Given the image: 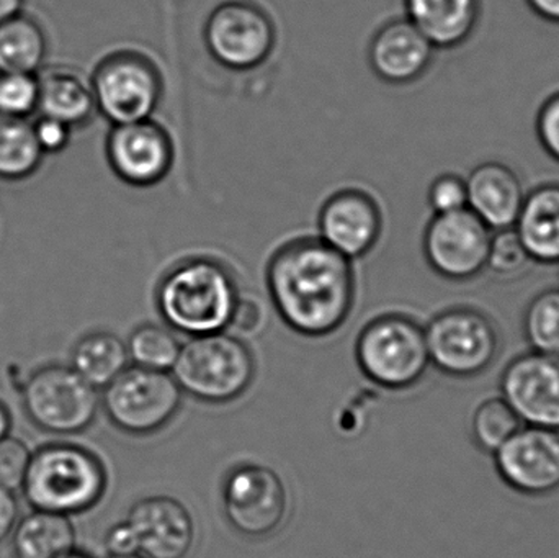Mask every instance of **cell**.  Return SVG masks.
Returning <instances> with one entry per match:
<instances>
[{
  "instance_id": "cell-34",
  "label": "cell",
  "mask_w": 559,
  "mask_h": 558,
  "mask_svg": "<svg viewBox=\"0 0 559 558\" xmlns=\"http://www.w3.org/2000/svg\"><path fill=\"white\" fill-rule=\"evenodd\" d=\"M32 127L36 143H38L39 150L45 154V157L49 156V154H59L68 150L69 144H71L72 133H74V130L69 124H66L64 121L39 114L36 120L32 121Z\"/></svg>"
},
{
  "instance_id": "cell-15",
  "label": "cell",
  "mask_w": 559,
  "mask_h": 558,
  "mask_svg": "<svg viewBox=\"0 0 559 558\" xmlns=\"http://www.w3.org/2000/svg\"><path fill=\"white\" fill-rule=\"evenodd\" d=\"M501 390L522 423L559 431V357L537 351L518 357L506 367Z\"/></svg>"
},
{
  "instance_id": "cell-18",
  "label": "cell",
  "mask_w": 559,
  "mask_h": 558,
  "mask_svg": "<svg viewBox=\"0 0 559 558\" xmlns=\"http://www.w3.org/2000/svg\"><path fill=\"white\" fill-rule=\"evenodd\" d=\"M432 43L404 16L381 25L368 46V64L381 81L407 85L419 81L433 62Z\"/></svg>"
},
{
  "instance_id": "cell-14",
  "label": "cell",
  "mask_w": 559,
  "mask_h": 558,
  "mask_svg": "<svg viewBox=\"0 0 559 558\" xmlns=\"http://www.w3.org/2000/svg\"><path fill=\"white\" fill-rule=\"evenodd\" d=\"M380 203L367 190H335L319 209L318 238L352 262L373 251L383 233Z\"/></svg>"
},
{
  "instance_id": "cell-21",
  "label": "cell",
  "mask_w": 559,
  "mask_h": 558,
  "mask_svg": "<svg viewBox=\"0 0 559 558\" xmlns=\"http://www.w3.org/2000/svg\"><path fill=\"white\" fill-rule=\"evenodd\" d=\"M406 19L436 49L465 45L481 16V0H404Z\"/></svg>"
},
{
  "instance_id": "cell-30",
  "label": "cell",
  "mask_w": 559,
  "mask_h": 558,
  "mask_svg": "<svg viewBox=\"0 0 559 558\" xmlns=\"http://www.w3.org/2000/svg\"><path fill=\"white\" fill-rule=\"evenodd\" d=\"M38 74L0 72V115L23 118L38 114Z\"/></svg>"
},
{
  "instance_id": "cell-35",
  "label": "cell",
  "mask_w": 559,
  "mask_h": 558,
  "mask_svg": "<svg viewBox=\"0 0 559 558\" xmlns=\"http://www.w3.org/2000/svg\"><path fill=\"white\" fill-rule=\"evenodd\" d=\"M542 147L559 163V92L544 102L537 117Z\"/></svg>"
},
{
  "instance_id": "cell-10",
  "label": "cell",
  "mask_w": 559,
  "mask_h": 558,
  "mask_svg": "<svg viewBox=\"0 0 559 558\" xmlns=\"http://www.w3.org/2000/svg\"><path fill=\"white\" fill-rule=\"evenodd\" d=\"M210 56L229 71H251L275 49L277 28L272 16L251 0H226L212 10L203 28Z\"/></svg>"
},
{
  "instance_id": "cell-41",
  "label": "cell",
  "mask_w": 559,
  "mask_h": 558,
  "mask_svg": "<svg viewBox=\"0 0 559 558\" xmlns=\"http://www.w3.org/2000/svg\"><path fill=\"white\" fill-rule=\"evenodd\" d=\"M59 558H94L91 556V554L85 553V550L75 549L69 550V553H66L64 556H61Z\"/></svg>"
},
{
  "instance_id": "cell-36",
  "label": "cell",
  "mask_w": 559,
  "mask_h": 558,
  "mask_svg": "<svg viewBox=\"0 0 559 558\" xmlns=\"http://www.w3.org/2000/svg\"><path fill=\"white\" fill-rule=\"evenodd\" d=\"M262 321H264V311H262L261 305L252 298L241 295L229 328H235L239 333L251 334L262 327Z\"/></svg>"
},
{
  "instance_id": "cell-7",
  "label": "cell",
  "mask_w": 559,
  "mask_h": 558,
  "mask_svg": "<svg viewBox=\"0 0 559 558\" xmlns=\"http://www.w3.org/2000/svg\"><path fill=\"white\" fill-rule=\"evenodd\" d=\"M95 107L110 124L150 120L163 98V75L147 56L131 49L110 52L91 78Z\"/></svg>"
},
{
  "instance_id": "cell-31",
  "label": "cell",
  "mask_w": 559,
  "mask_h": 558,
  "mask_svg": "<svg viewBox=\"0 0 559 558\" xmlns=\"http://www.w3.org/2000/svg\"><path fill=\"white\" fill-rule=\"evenodd\" d=\"M532 261L514 228L492 231L486 269L501 278H514L527 271Z\"/></svg>"
},
{
  "instance_id": "cell-17",
  "label": "cell",
  "mask_w": 559,
  "mask_h": 558,
  "mask_svg": "<svg viewBox=\"0 0 559 558\" xmlns=\"http://www.w3.org/2000/svg\"><path fill=\"white\" fill-rule=\"evenodd\" d=\"M124 523L133 534L138 556L186 558L195 544V524L176 498H143L130 508Z\"/></svg>"
},
{
  "instance_id": "cell-12",
  "label": "cell",
  "mask_w": 559,
  "mask_h": 558,
  "mask_svg": "<svg viewBox=\"0 0 559 558\" xmlns=\"http://www.w3.org/2000/svg\"><path fill=\"white\" fill-rule=\"evenodd\" d=\"M491 236V229L469 209L433 215L424 231V256L440 277L472 281L486 271Z\"/></svg>"
},
{
  "instance_id": "cell-22",
  "label": "cell",
  "mask_w": 559,
  "mask_h": 558,
  "mask_svg": "<svg viewBox=\"0 0 559 558\" xmlns=\"http://www.w3.org/2000/svg\"><path fill=\"white\" fill-rule=\"evenodd\" d=\"M514 229L532 261L559 264V183H545L525 195Z\"/></svg>"
},
{
  "instance_id": "cell-39",
  "label": "cell",
  "mask_w": 559,
  "mask_h": 558,
  "mask_svg": "<svg viewBox=\"0 0 559 558\" xmlns=\"http://www.w3.org/2000/svg\"><path fill=\"white\" fill-rule=\"evenodd\" d=\"M26 0H0V23L25 12Z\"/></svg>"
},
{
  "instance_id": "cell-33",
  "label": "cell",
  "mask_w": 559,
  "mask_h": 558,
  "mask_svg": "<svg viewBox=\"0 0 559 558\" xmlns=\"http://www.w3.org/2000/svg\"><path fill=\"white\" fill-rule=\"evenodd\" d=\"M427 202L433 215H445V213L468 209L465 179L456 174H442L436 177L427 192Z\"/></svg>"
},
{
  "instance_id": "cell-11",
  "label": "cell",
  "mask_w": 559,
  "mask_h": 558,
  "mask_svg": "<svg viewBox=\"0 0 559 558\" xmlns=\"http://www.w3.org/2000/svg\"><path fill=\"white\" fill-rule=\"evenodd\" d=\"M223 511L236 533L248 539H265L285 523L288 494L271 467L238 465L223 484Z\"/></svg>"
},
{
  "instance_id": "cell-27",
  "label": "cell",
  "mask_w": 559,
  "mask_h": 558,
  "mask_svg": "<svg viewBox=\"0 0 559 558\" xmlns=\"http://www.w3.org/2000/svg\"><path fill=\"white\" fill-rule=\"evenodd\" d=\"M179 337L167 324L144 323L131 333L127 343L130 363L151 370L173 369L179 357Z\"/></svg>"
},
{
  "instance_id": "cell-32",
  "label": "cell",
  "mask_w": 559,
  "mask_h": 558,
  "mask_svg": "<svg viewBox=\"0 0 559 558\" xmlns=\"http://www.w3.org/2000/svg\"><path fill=\"white\" fill-rule=\"evenodd\" d=\"M32 454L33 452L22 439L7 436L0 441V488L2 490L12 491V494L22 491Z\"/></svg>"
},
{
  "instance_id": "cell-40",
  "label": "cell",
  "mask_w": 559,
  "mask_h": 558,
  "mask_svg": "<svg viewBox=\"0 0 559 558\" xmlns=\"http://www.w3.org/2000/svg\"><path fill=\"white\" fill-rule=\"evenodd\" d=\"M13 428V419L12 415H10V409L7 408L5 403L0 400V441L5 439L7 436H10Z\"/></svg>"
},
{
  "instance_id": "cell-5",
  "label": "cell",
  "mask_w": 559,
  "mask_h": 558,
  "mask_svg": "<svg viewBox=\"0 0 559 558\" xmlns=\"http://www.w3.org/2000/svg\"><path fill=\"white\" fill-rule=\"evenodd\" d=\"M355 357L374 385L409 389L423 380L430 366L426 330L406 314H381L358 334Z\"/></svg>"
},
{
  "instance_id": "cell-23",
  "label": "cell",
  "mask_w": 559,
  "mask_h": 558,
  "mask_svg": "<svg viewBox=\"0 0 559 558\" xmlns=\"http://www.w3.org/2000/svg\"><path fill=\"white\" fill-rule=\"evenodd\" d=\"M13 558H59L75 549L78 536L71 517L32 510L13 530Z\"/></svg>"
},
{
  "instance_id": "cell-25",
  "label": "cell",
  "mask_w": 559,
  "mask_h": 558,
  "mask_svg": "<svg viewBox=\"0 0 559 558\" xmlns=\"http://www.w3.org/2000/svg\"><path fill=\"white\" fill-rule=\"evenodd\" d=\"M48 35L41 23L20 13L0 23V72L38 74L48 58Z\"/></svg>"
},
{
  "instance_id": "cell-26",
  "label": "cell",
  "mask_w": 559,
  "mask_h": 558,
  "mask_svg": "<svg viewBox=\"0 0 559 558\" xmlns=\"http://www.w3.org/2000/svg\"><path fill=\"white\" fill-rule=\"evenodd\" d=\"M45 154L33 134L32 121L0 115V180L20 182L38 173Z\"/></svg>"
},
{
  "instance_id": "cell-37",
  "label": "cell",
  "mask_w": 559,
  "mask_h": 558,
  "mask_svg": "<svg viewBox=\"0 0 559 558\" xmlns=\"http://www.w3.org/2000/svg\"><path fill=\"white\" fill-rule=\"evenodd\" d=\"M20 520V507L16 495L0 488V546L12 537Z\"/></svg>"
},
{
  "instance_id": "cell-24",
  "label": "cell",
  "mask_w": 559,
  "mask_h": 558,
  "mask_svg": "<svg viewBox=\"0 0 559 558\" xmlns=\"http://www.w3.org/2000/svg\"><path fill=\"white\" fill-rule=\"evenodd\" d=\"M69 366L94 389L104 390L130 367L127 343L110 331H92L72 347Z\"/></svg>"
},
{
  "instance_id": "cell-20",
  "label": "cell",
  "mask_w": 559,
  "mask_h": 558,
  "mask_svg": "<svg viewBox=\"0 0 559 558\" xmlns=\"http://www.w3.org/2000/svg\"><path fill=\"white\" fill-rule=\"evenodd\" d=\"M38 114L78 130L97 115L91 79L68 64H46L38 72Z\"/></svg>"
},
{
  "instance_id": "cell-1",
  "label": "cell",
  "mask_w": 559,
  "mask_h": 558,
  "mask_svg": "<svg viewBox=\"0 0 559 558\" xmlns=\"http://www.w3.org/2000/svg\"><path fill=\"white\" fill-rule=\"evenodd\" d=\"M269 297L283 323L306 337L335 333L354 310V262L318 236L282 242L265 265Z\"/></svg>"
},
{
  "instance_id": "cell-29",
  "label": "cell",
  "mask_w": 559,
  "mask_h": 558,
  "mask_svg": "<svg viewBox=\"0 0 559 558\" xmlns=\"http://www.w3.org/2000/svg\"><path fill=\"white\" fill-rule=\"evenodd\" d=\"M521 428V419L504 399L488 400L473 415V438L483 451L491 454H496Z\"/></svg>"
},
{
  "instance_id": "cell-19",
  "label": "cell",
  "mask_w": 559,
  "mask_h": 558,
  "mask_svg": "<svg viewBox=\"0 0 559 558\" xmlns=\"http://www.w3.org/2000/svg\"><path fill=\"white\" fill-rule=\"evenodd\" d=\"M465 182L468 209L491 231L514 228L527 192L511 167L489 161L476 166Z\"/></svg>"
},
{
  "instance_id": "cell-28",
  "label": "cell",
  "mask_w": 559,
  "mask_h": 558,
  "mask_svg": "<svg viewBox=\"0 0 559 558\" xmlns=\"http://www.w3.org/2000/svg\"><path fill=\"white\" fill-rule=\"evenodd\" d=\"M524 334L532 349L559 357V288L532 298L525 308Z\"/></svg>"
},
{
  "instance_id": "cell-42",
  "label": "cell",
  "mask_w": 559,
  "mask_h": 558,
  "mask_svg": "<svg viewBox=\"0 0 559 558\" xmlns=\"http://www.w3.org/2000/svg\"><path fill=\"white\" fill-rule=\"evenodd\" d=\"M108 558H146V557L138 556V554H134V556H108Z\"/></svg>"
},
{
  "instance_id": "cell-6",
  "label": "cell",
  "mask_w": 559,
  "mask_h": 558,
  "mask_svg": "<svg viewBox=\"0 0 559 558\" xmlns=\"http://www.w3.org/2000/svg\"><path fill=\"white\" fill-rule=\"evenodd\" d=\"M22 406L28 422L46 435H81L100 412V395L71 366L46 364L26 377Z\"/></svg>"
},
{
  "instance_id": "cell-3",
  "label": "cell",
  "mask_w": 559,
  "mask_h": 558,
  "mask_svg": "<svg viewBox=\"0 0 559 558\" xmlns=\"http://www.w3.org/2000/svg\"><path fill=\"white\" fill-rule=\"evenodd\" d=\"M107 485V468L94 452L51 442L33 452L22 494L32 510L75 517L97 507Z\"/></svg>"
},
{
  "instance_id": "cell-8",
  "label": "cell",
  "mask_w": 559,
  "mask_h": 558,
  "mask_svg": "<svg viewBox=\"0 0 559 558\" xmlns=\"http://www.w3.org/2000/svg\"><path fill=\"white\" fill-rule=\"evenodd\" d=\"M182 395L173 373L131 366L105 387L100 406L121 432L147 436L176 418Z\"/></svg>"
},
{
  "instance_id": "cell-13",
  "label": "cell",
  "mask_w": 559,
  "mask_h": 558,
  "mask_svg": "<svg viewBox=\"0 0 559 558\" xmlns=\"http://www.w3.org/2000/svg\"><path fill=\"white\" fill-rule=\"evenodd\" d=\"M105 156L121 182L141 189L157 186L173 169V138L153 118L111 124L105 140Z\"/></svg>"
},
{
  "instance_id": "cell-4",
  "label": "cell",
  "mask_w": 559,
  "mask_h": 558,
  "mask_svg": "<svg viewBox=\"0 0 559 558\" xmlns=\"http://www.w3.org/2000/svg\"><path fill=\"white\" fill-rule=\"evenodd\" d=\"M170 370L183 393L203 403L223 405L248 392L255 376V360L245 341L222 331L190 337Z\"/></svg>"
},
{
  "instance_id": "cell-9",
  "label": "cell",
  "mask_w": 559,
  "mask_h": 558,
  "mask_svg": "<svg viewBox=\"0 0 559 558\" xmlns=\"http://www.w3.org/2000/svg\"><path fill=\"white\" fill-rule=\"evenodd\" d=\"M424 330L430 364L447 376H479L498 357L499 334L495 323L473 308L442 311Z\"/></svg>"
},
{
  "instance_id": "cell-2",
  "label": "cell",
  "mask_w": 559,
  "mask_h": 558,
  "mask_svg": "<svg viewBox=\"0 0 559 558\" xmlns=\"http://www.w3.org/2000/svg\"><path fill=\"white\" fill-rule=\"evenodd\" d=\"M241 295L235 271L222 259L190 256L160 275L154 300L170 330L197 337L228 330Z\"/></svg>"
},
{
  "instance_id": "cell-38",
  "label": "cell",
  "mask_w": 559,
  "mask_h": 558,
  "mask_svg": "<svg viewBox=\"0 0 559 558\" xmlns=\"http://www.w3.org/2000/svg\"><path fill=\"white\" fill-rule=\"evenodd\" d=\"M540 19L559 25V0H525Z\"/></svg>"
},
{
  "instance_id": "cell-16",
  "label": "cell",
  "mask_w": 559,
  "mask_h": 558,
  "mask_svg": "<svg viewBox=\"0 0 559 558\" xmlns=\"http://www.w3.org/2000/svg\"><path fill=\"white\" fill-rule=\"evenodd\" d=\"M496 465L502 480L528 497L559 490V431L521 428L498 452Z\"/></svg>"
}]
</instances>
